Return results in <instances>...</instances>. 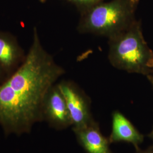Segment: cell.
I'll return each instance as SVG.
<instances>
[{"mask_svg":"<svg viewBox=\"0 0 153 153\" xmlns=\"http://www.w3.org/2000/svg\"><path fill=\"white\" fill-rule=\"evenodd\" d=\"M65 72L44 49L34 27L27 55L0 85V124L5 130L22 133L42 120L47 94Z\"/></svg>","mask_w":153,"mask_h":153,"instance_id":"6da1fadb","label":"cell"},{"mask_svg":"<svg viewBox=\"0 0 153 153\" xmlns=\"http://www.w3.org/2000/svg\"><path fill=\"white\" fill-rule=\"evenodd\" d=\"M108 58L115 68L131 73L149 76L153 71V52L136 20L123 31L108 39Z\"/></svg>","mask_w":153,"mask_h":153,"instance_id":"7a4b0ae2","label":"cell"},{"mask_svg":"<svg viewBox=\"0 0 153 153\" xmlns=\"http://www.w3.org/2000/svg\"><path fill=\"white\" fill-rule=\"evenodd\" d=\"M139 1L110 0L93 6L81 13L77 31L110 38L136 20L135 13Z\"/></svg>","mask_w":153,"mask_h":153,"instance_id":"3957f363","label":"cell"},{"mask_svg":"<svg viewBox=\"0 0 153 153\" xmlns=\"http://www.w3.org/2000/svg\"><path fill=\"white\" fill-rule=\"evenodd\" d=\"M65 99L73 130L95 123L91 112L90 100L82 90L73 82L62 81L57 85Z\"/></svg>","mask_w":153,"mask_h":153,"instance_id":"277c9868","label":"cell"},{"mask_svg":"<svg viewBox=\"0 0 153 153\" xmlns=\"http://www.w3.org/2000/svg\"><path fill=\"white\" fill-rule=\"evenodd\" d=\"M43 115L51 125L57 129L72 126L65 99L58 85L52 86L47 94L43 105Z\"/></svg>","mask_w":153,"mask_h":153,"instance_id":"5b68a950","label":"cell"},{"mask_svg":"<svg viewBox=\"0 0 153 153\" xmlns=\"http://www.w3.org/2000/svg\"><path fill=\"white\" fill-rule=\"evenodd\" d=\"M112 117V131L108 138L109 143L128 142L131 143L136 149L139 148V145L143 141L142 134L120 112H114Z\"/></svg>","mask_w":153,"mask_h":153,"instance_id":"8992f818","label":"cell"},{"mask_svg":"<svg viewBox=\"0 0 153 153\" xmlns=\"http://www.w3.org/2000/svg\"><path fill=\"white\" fill-rule=\"evenodd\" d=\"M77 141L87 153H114L108 139L102 134L96 122L83 128L73 130Z\"/></svg>","mask_w":153,"mask_h":153,"instance_id":"52a82bcc","label":"cell"},{"mask_svg":"<svg viewBox=\"0 0 153 153\" xmlns=\"http://www.w3.org/2000/svg\"><path fill=\"white\" fill-rule=\"evenodd\" d=\"M22 49L16 42L0 33V66L3 70L11 71L22 60Z\"/></svg>","mask_w":153,"mask_h":153,"instance_id":"ba28073f","label":"cell"},{"mask_svg":"<svg viewBox=\"0 0 153 153\" xmlns=\"http://www.w3.org/2000/svg\"><path fill=\"white\" fill-rule=\"evenodd\" d=\"M71 2L76 6L81 13L88 10L93 6L104 1L105 0H64Z\"/></svg>","mask_w":153,"mask_h":153,"instance_id":"9c48e42d","label":"cell"},{"mask_svg":"<svg viewBox=\"0 0 153 153\" xmlns=\"http://www.w3.org/2000/svg\"><path fill=\"white\" fill-rule=\"evenodd\" d=\"M136 153H153V146L144 151L141 150L140 148H138L136 149Z\"/></svg>","mask_w":153,"mask_h":153,"instance_id":"30bf717a","label":"cell"},{"mask_svg":"<svg viewBox=\"0 0 153 153\" xmlns=\"http://www.w3.org/2000/svg\"><path fill=\"white\" fill-rule=\"evenodd\" d=\"M148 78H149V79H150V81H151L152 82V83L153 84V71H152V73L149 75V76H148Z\"/></svg>","mask_w":153,"mask_h":153,"instance_id":"8fae6325","label":"cell"},{"mask_svg":"<svg viewBox=\"0 0 153 153\" xmlns=\"http://www.w3.org/2000/svg\"><path fill=\"white\" fill-rule=\"evenodd\" d=\"M2 71H4V70H3V69L1 68V66H0V76H1V72H2Z\"/></svg>","mask_w":153,"mask_h":153,"instance_id":"7c38bea8","label":"cell"},{"mask_svg":"<svg viewBox=\"0 0 153 153\" xmlns=\"http://www.w3.org/2000/svg\"><path fill=\"white\" fill-rule=\"evenodd\" d=\"M40 2H45L47 0H40Z\"/></svg>","mask_w":153,"mask_h":153,"instance_id":"4fadbf2b","label":"cell"},{"mask_svg":"<svg viewBox=\"0 0 153 153\" xmlns=\"http://www.w3.org/2000/svg\"><path fill=\"white\" fill-rule=\"evenodd\" d=\"M150 137H151V138L153 139V135H151V134H150Z\"/></svg>","mask_w":153,"mask_h":153,"instance_id":"5bb4252c","label":"cell"}]
</instances>
